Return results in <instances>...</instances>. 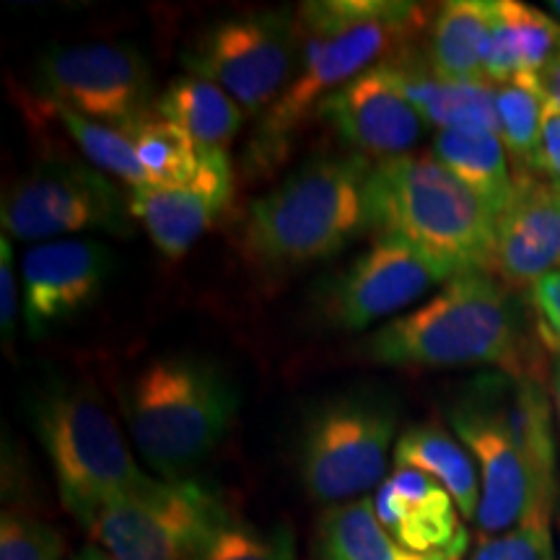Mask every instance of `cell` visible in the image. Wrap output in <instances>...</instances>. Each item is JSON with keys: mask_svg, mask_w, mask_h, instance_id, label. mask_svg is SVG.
Instances as JSON below:
<instances>
[{"mask_svg": "<svg viewBox=\"0 0 560 560\" xmlns=\"http://www.w3.org/2000/svg\"><path fill=\"white\" fill-rule=\"evenodd\" d=\"M545 94L540 79H520L495 86V136L522 166H532L540 145Z\"/></svg>", "mask_w": 560, "mask_h": 560, "instance_id": "28", "label": "cell"}, {"mask_svg": "<svg viewBox=\"0 0 560 560\" xmlns=\"http://www.w3.org/2000/svg\"><path fill=\"white\" fill-rule=\"evenodd\" d=\"M560 52V21L520 0H493V24L486 47V81L540 79L545 66Z\"/></svg>", "mask_w": 560, "mask_h": 560, "instance_id": "20", "label": "cell"}, {"mask_svg": "<svg viewBox=\"0 0 560 560\" xmlns=\"http://www.w3.org/2000/svg\"><path fill=\"white\" fill-rule=\"evenodd\" d=\"M296 45L291 11H252L202 30L182 62L255 115L289 89L296 75Z\"/></svg>", "mask_w": 560, "mask_h": 560, "instance_id": "9", "label": "cell"}, {"mask_svg": "<svg viewBox=\"0 0 560 560\" xmlns=\"http://www.w3.org/2000/svg\"><path fill=\"white\" fill-rule=\"evenodd\" d=\"M198 560H296V545L285 527L257 529L231 516L210 537Z\"/></svg>", "mask_w": 560, "mask_h": 560, "instance_id": "30", "label": "cell"}, {"mask_svg": "<svg viewBox=\"0 0 560 560\" xmlns=\"http://www.w3.org/2000/svg\"><path fill=\"white\" fill-rule=\"evenodd\" d=\"M374 509L384 529L418 556L450 552L462 558L470 548V532L450 490L425 472L395 467L376 488Z\"/></svg>", "mask_w": 560, "mask_h": 560, "instance_id": "18", "label": "cell"}, {"mask_svg": "<svg viewBox=\"0 0 560 560\" xmlns=\"http://www.w3.org/2000/svg\"><path fill=\"white\" fill-rule=\"evenodd\" d=\"M389 62L412 107L439 132H495V86L444 81L425 66V58L405 50Z\"/></svg>", "mask_w": 560, "mask_h": 560, "instance_id": "21", "label": "cell"}, {"mask_svg": "<svg viewBox=\"0 0 560 560\" xmlns=\"http://www.w3.org/2000/svg\"><path fill=\"white\" fill-rule=\"evenodd\" d=\"M363 353L384 366H495L503 374H529L520 306L488 272L450 280L416 312L380 327L363 342Z\"/></svg>", "mask_w": 560, "mask_h": 560, "instance_id": "2", "label": "cell"}, {"mask_svg": "<svg viewBox=\"0 0 560 560\" xmlns=\"http://www.w3.org/2000/svg\"><path fill=\"white\" fill-rule=\"evenodd\" d=\"M395 467L425 472L439 486L450 490L462 520L475 522L480 509V472L472 454L459 439L439 425H412L397 439Z\"/></svg>", "mask_w": 560, "mask_h": 560, "instance_id": "23", "label": "cell"}, {"mask_svg": "<svg viewBox=\"0 0 560 560\" xmlns=\"http://www.w3.org/2000/svg\"><path fill=\"white\" fill-rule=\"evenodd\" d=\"M369 159L317 156L252 202L244 247L262 268L293 270L338 255L366 229Z\"/></svg>", "mask_w": 560, "mask_h": 560, "instance_id": "5", "label": "cell"}, {"mask_svg": "<svg viewBox=\"0 0 560 560\" xmlns=\"http://www.w3.org/2000/svg\"><path fill=\"white\" fill-rule=\"evenodd\" d=\"M73 560H115L107 550L100 548V545H86V548L79 550V556Z\"/></svg>", "mask_w": 560, "mask_h": 560, "instance_id": "37", "label": "cell"}, {"mask_svg": "<svg viewBox=\"0 0 560 560\" xmlns=\"http://www.w3.org/2000/svg\"><path fill=\"white\" fill-rule=\"evenodd\" d=\"M16 310H19V291H16V276H13V252H11V240L9 236H3V242H0V327H3L5 342H11L13 338Z\"/></svg>", "mask_w": 560, "mask_h": 560, "instance_id": "35", "label": "cell"}, {"mask_svg": "<svg viewBox=\"0 0 560 560\" xmlns=\"http://www.w3.org/2000/svg\"><path fill=\"white\" fill-rule=\"evenodd\" d=\"M151 187H185L200 174L202 153L198 143L177 125L151 115L125 130Z\"/></svg>", "mask_w": 560, "mask_h": 560, "instance_id": "27", "label": "cell"}, {"mask_svg": "<svg viewBox=\"0 0 560 560\" xmlns=\"http://www.w3.org/2000/svg\"><path fill=\"white\" fill-rule=\"evenodd\" d=\"M200 174L185 187H138L130 190V215L149 231L166 257H182L202 240L234 198V170L229 151H202Z\"/></svg>", "mask_w": 560, "mask_h": 560, "instance_id": "16", "label": "cell"}, {"mask_svg": "<svg viewBox=\"0 0 560 560\" xmlns=\"http://www.w3.org/2000/svg\"><path fill=\"white\" fill-rule=\"evenodd\" d=\"M540 89L545 94V102L560 109V52L552 58L540 73Z\"/></svg>", "mask_w": 560, "mask_h": 560, "instance_id": "36", "label": "cell"}, {"mask_svg": "<svg viewBox=\"0 0 560 560\" xmlns=\"http://www.w3.org/2000/svg\"><path fill=\"white\" fill-rule=\"evenodd\" d=\"M560 265V187L520 174L514 192L495 219L493 265L503 283L535 285Z\"/></svg>", "mask_w": 560, "mask_h": 560, "instance_id": "17", "label": "cell"}, {"mask_svg": "<svg viewBox=\"0 0 560 560\" xmlns=\"http://www.w3.org/2000/svg\"><path fill=\"white\" fill-rule=\"evenodd\" d=\"M130 219L128 198L107 174L86 164L37 166L3 198L5 236L24 242L81 231L130 234Z\"/></svg>", "mask_w": 560, "mask_h": 560, "instance_id": "11", "label": "cell"}, {"mask_svg": "<svg viewBox=\"0 0 560 560\" xmlns=\"http://www.w3.org/2000/svg\"><path fill=\"white\" fill-rule=\"evenodd\" d=\"M229 520L219 495L202 482L153 478L138 493L107 503L86 529L115 560H198Z\"/></svg>", "mask_w": 560, "mask_h": 560, "instance_id": "8", "label": "cell"}, {"mask_svg": "<svg viewBox=\"0 0 560 560\" xmlns=\"http://www.w3.org/2000/svg\"><path fill=\"white\" fill-rule=\"evenodd\" d=\"M552 397H556V412H558V425H560V355L552 371Z\"/></svg>", "mask_w": 560, "mask_h": 560, "instance_id": "38", "label": "cell"}, {"mask_svg": "<svg viewBox=\"0 0 560 560\" xmlns=\"http://www.w3.org/2000/svg\"><path fill=\"white\" fill-rule=\"evenodd\" d=\"M115 270V255L94 240L42 242L24 255V322L32 338L75 319L102 296Z\"/></svg>", "mask_w": 560, "mask_h": 560, "instance_id": "14", "label": "cell"}, {"mask_svg": "<svg viewBox=\"0 0 560 560\" xmlns=\"http://www.w3.org/2000/svg\"><path fill=\"white\" fill-rule=\"evenodd\" d=\"M558 187H560V185H558Z\"/></svg>", "mask_w": 560, "mask_h": 560, "instance_id": "41", "label": "cell"}, {"mask_svg": "<svg viewBox=\"0 0 560 560\" xmlns=\"http://www.w3.org/2000/svg\"><path fill=\"white\" fill-rule=\"evenodd\" d=\"M550 520L552 506H537L514 529L482 537L470 560H558Z\"/></svg>", "mask_w": 560, "mask_h": 560, "instance_id": "31", "label": "cell"}, {"mask_svg": "<svg viewBox=\"0 0 560 560\" xmlns=\"http://www.w3.org/2000/svg\"><path fill=\"white\" fill-rule=\"evenodd\" d=\"M52 112L60 117L62 128H66L68 136L73 138V143L79 145L83 156L91 161V166H96V170L107 174V177L125 182L130 190L151 187L149 174L140 166L138 153L132 149L130 138L125 136V130L94 122L89 120V117L75 115V112H70L66 107H52Z\"/></svg>", "mask_w": 560, "mask_h": 560, "instance_id": "29", "label": "cell"}, {"mask_svg": "<svg viewBox=\"0 0 560 560\" xmlns=\"http://www.w3.org/2000/svg\"><path fill=\"white\" fill-rule=\"evenodd\" d=\"M366 229L457 278L493 265L495 213L433 156H397L371 166Z\"/></svg>", "mask_w": 560, "mask_h": 560, "instance_id": "3", "label": "cell"}, {"mask_svg": "<svg viewBox=\"0 0 560 560\" xmlns=\"http://www.w3.org/2000/svg\"><path fill=\"white\" fill-rule=\"evenodd\" d=\"M529 172L542 174L545 179L560 185V109L552 104H545L540 145H537Z\"/></svg>", "mask_w": 560, "mask_h": 560, "instance_id": "34", "label": "cell"}, {"mask_svg": "<svg viewBox=\"0 0 560 560\" xmlns=\"http://www.w3.org/2000/svg\"><path fill=\"white\" fill-rule=\"evenodd\" d=\"M558 560H560V556H558Z\"/></svg>", "mask_w": 560, "mask_h": 560, "instance_id": "40", "label": "cell"}, {"mask_svg": "<svg viewBox=\"0 0 560 560\" xmlns=\"http://www.w3.org/2000/svg\"><path fill=\"white\" fill-rule=\"evenodd\" d=\"M452 429L472 454L480 472L478 529L482 537L503 535L537 506H552L556 493L542 488L527 457L480 400L467 395L450 410Z\"/></svg>", "mask_w": 560, "mask_h": 560, "instance_id": "12", "label": "cell"}, {"mask_svg": "<svg viewBox=\"0 0 560 560\" xmlns=\"http://www.w3.org/2000/svg\"><path fill=\"white\" fill-rule=\"evenodd\" d=\"M532 310L540 338L560 355V270L532 285Z\"/></svg>", "mask_w": 560, "mask_h": 560, "instance_id": "33", "label": "cell"}, {"mask_svg": "<svg viewBox=\"0 0 560 560\" xmlns=\"http://www.w3.org/2000/svg\"><path fill=\"white\" fill-rule=\"evenodd\" d=\"M39 94L89 120L128 130L153 115V75L145 55L120 42L58 45L34 68Z\"/></svg>", "mask_w": 560, "mask_h": 560, "instance_id": "10", "label": "cell"}, {"mask_svg": "<svg viewBox=\"0 0 560 560\" xmlns=\"http://www.w3.org/2000/svg\"><path fill=\"white\" fill-rule=\"evenodd\" d=\"M550 11H552V16L560 19V0H552V3H550Z\"/></svg>", "mask_w": 560, "mask_h": 560, "instance_id": "39", "label": "cell"}, {"mask_svg": "<svg viewBox=\"0 0 560 560\" xmlns=\"http://www.w3.org/2000/svg\"><path fill=\"white\" fill-rule=\"evenodd\" d=\"M433 159L470 187L499 219L514 192V177L509 172V153L495 132L441 130L433 138Z\"/></svg>", "mask_w": 560, "mask_h": 560, "instance_id": "26", "label": "cell"}, {"mask_svg": "<svg viewBox=\"0 0 560 560\" xmlns=\"http://www.w3.org/2000/svg\"><path fill=\"white\" fill-rule=\"evenodd\" d=\"M397 429L387 397L353 392L325 402L306 420L299 444V472L306 493L319 503L366 499L380 488Z\"/></svg>", "mask_w": 560, "mask_h": 560, "instance_id": "7", "label": "cell"}, {"mask_svg": "<svg viewBox=\"0 0 560 560\" xmlns=\"http://www.w3.org/2000/svg\"><path fill=\"white\" fill-rule=\"evenodd\" d=\"M467 395L480 400L501 420L542 488L556 493V436L548 389L532 374H490L475 380Z\"/></svg>", "mask_w": 560, "mask_h": 560, "instance_id": "19", "label": "cell"}, {"mask_svg": "<svg viewBox=\"0 0 560 560\" xmlns=\"http://www.w3.org/2000/svg\"><path fill=\"white\" fill-rule=\"evenodd\" d=\"M240 392L219 363L161 355L130 376L122 392L132 444L161 480H179L208 457L234 423Z\"/></svg>", "mask_w": 560, "mask_h": 560, "instance_id": "4", "label": "cell"}, {"mask_svg": "<svg viewBox=\"0 0 560 560\" xmlns=\"http://www.w3.org/2000/svg\"><path fill=\"white\" fill-rule=\"evenodd\" d=\"M30 412L60 499L83 527L107 503L151 486L94 387L52 384L34 395Z\"/></svg>", "mask_w": 560, "mask_h": 560, "instance_id": "6", "label": "cell"}, {"mask_svg": "<svg viewBox=\"0 0 560 560\" xmlns=\"http://www.w3.org/2000/svg\"><path fill=\"white\" fill-rule=\"evenodd\" d=\"M493 24V0H452L433 19L425 66L454 83L486 81V47Z\"/></svg>", "mask_w": 560, "mask_h": 560, "instance_id": "22", "label": "cell"}, {"mask_svg": "<svg viewBox=\"0 0 560 560\" xmlns=\"http://www.w3.org/2000/svg\"><path fill=\"white\" fill-rule=\"evenodd\" d=\"M156 115L177 125L202 151H229L244 109L215 83L200 75H177L156 100Z\"/></svg>", "mask_w": 560, "mask_h": 560, "instance_id": "24", "label": "cell"}, {"mask_svg": "<svg viewBox=\"0 0 560 560\" xmlns=\"http://www.w3.org/2000/svg\"><path fill=\"white\" fill-rule=\"evenodd\" d=\"M317 115L363 159L405 156L423 136V117L389 60L363 70L359 79L327 96Z\"/></svg>", "mask_w": 560, "mask_h": 560, "instance_id": "15", "label": "cell"}, {"mask_svg": "<svg viewBox=\"0 0 560 560\" xmlns=\"http://www.w3.org/2000/svg\"><path fill=\"white\" fill-rule=\"evenodd\" d=\"M299 21L306 30L301 66L257 125L247 151L255 172L285 159L296 132L327 96L380 66L389 52L400 55L402 45L423 30L425 11L402 0H317L301 5Z\"/></svg>", "mask_w": 560, "mask_h": 560, "instance_id": "1", "label": "cell"}, {"mask_svg": "<svg viewBox=\"0 0 560 560\" xmlns=\"http://www.w3.org/2000/svg\"><path fill=\"white\" fill-rule=\"evenodd\" d=\"M66 540L52 524L5 509L0 516V560H60Z\"/></svg>", "mask_w": 560, "mask_h": 560, "instance_id": "32", "label": "cell"}, {"mask_svg": "<svg viewBox=\"0 0 560 560\" xmlns=\"http://www.w3.org/2000/svg\"><path fill=\"white\" fill-rule=\"evenodd\" d=\"M314 552L317 560H462L450 552L418 556L402 548L376 516L374 499H355L327 509L317 522Z\"/></svg>", "mask_w": 560, "mask_h": 560, "instance_id": "25", "label": "cell"}, {"mask_svg": "<svg viewBox=\"0 0 560 560\" xmlns=\"http://www.w3.org/2000/svg\"><path fill=\"white\" fill-rule=\"evenodd\" d=\"M457 276L405 244L376 240L335 278L327 314L342 330L359 332L416 304L431 289Z\"/></svg>", "mask_w": 560, "mask_h": 560, "instance_id": "13", "label": "cell"}]
</instances>
